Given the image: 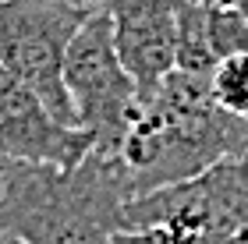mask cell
Listing matches in <instances>:
<instances>
[{"label":"cell","instance_id":"cell-11","mask_svg":"<svg viewBox=\"0 0 248 244\" xmlns=\"http://www.w3.org/2000/svg\"><path fill=\"white\" fill-rule=\"evenodd\" d=\"M0 244H25V241L15 237V234H4V230H0Z\"/></svg>","mask_w":248,"mask_h":244},{"label":"cell","instance_id":"cell-1","mask_svg":"<svg viewBox=\"0 0 248 244\" xmlns=\"http://www.w3.org/2000/svg\"><path fill=\"white\" fill-rule=\"evenodd\" d=\"M234 156H248V120L227 114L213 99L209 74L181 68L139 92L128 131L114 152L131 195L195 177Z\"/></svg>","mask_w":248,"mask_h":244},{"label":"cell","instance_id":"cell-8","mask_svg":"<svg viewBox=\"0 0 248 244\" xmlns=\"http://www.w3.org/2000/svg\"><path fill=\"white\" fill-rule=\"evenodd\" d=\"M213 99L227 110V114L248 120V53L223 57L209 74Z\"/></svg>","mask_w":248,"mask_h":244},{"label":"cell","instance_id":"cell-10","mask_svg":"<svg viewBox=\"0 0 248 244\" xmlns=\"http://www.w3.org/2000/svg\"><path fill=\"white\" fill-rule=\"evenodd\" d=\"M61 4H71V7H82V11H99L107 0H61Z\"/></svg>","mask_w":248,"mask_h":244},{"label":"cell","instance_id":"cell-6","mask_svg":"<svg viewBox=\"0 0 248 244\" xmlns=\"http://www.w3.org/2000/svg\"><path fill=\"white\" fill-rule=\"evenodd\" d=\"M117 57L124 60L139 92L153 88L174 71L177 43V0H107Z\"/></svg>","mask_w":248,"mask_h":244},{"label":"cell","instance_id":"cell-3","mask_svg":"<svg viewBox=\"0 0 248 244\" xmlns=\"http://www.w3.org/2000/svg\"><path fill=\"white\" fill-rule=\"evenodd\" d=\"M64 85L78 128L93 135V149L114 156L139 103V85L117 57L110 18L103 7L93 11L67 43Z\"/></svg>","mask_w":248,"mask_h":244},{"label":"cell","instance_id":"cell-4","mask_svg":"<svg viewBox=\"0 0 248 244\" xmlns=\"http://www.w3.org/2000/svg\"><path fill=\"white\" fill-rule=\"evenodd\" d=\"M89 14L93 11L61 4V0H4L0 4V60L67 128H78V120L64 85V57L75 29Z\"/></svg>","mask_w":248,"mask_h":244},{"label":"cell","instance_id":"cell-12","mask_svg":"<svg viewBox=\"0 0 248 244\" xmlns=\"http://www.w3.org/2000/svg\"><path fill=\"white\" fill-rule=\"evenodd\" d=\"M0 4H4V0H0Z\"/></svg>","mask_w":248,"mask_h":244},{"label":"cell","instance_id":"cell-9","mask_svg":"<svg viewBox=\"0 0 248 244\" xmlns=\"http://www.w3.org/2000/svg\"><path fill=\"white\" fill-rule=\"evenodd\" d=\"M191 4H206V7H234L248 18V0H191Z\"/></svg>","mask_w":248,"mask_h":244},{"label":"cell","instance_id":"cell-2","mask_svg":"<svg viewBox=\"0 0 248 244\" xmlns=\"http://www.w3.org/2000/svg\"><path fill=\"white\" fill-rule=\"evenodd\" d=\"M128 198L121 163L96 149L75 166L0 159V230L25 244H110Z\"/></svg>","mask_w":248,"mask_h":244},{"label":"cell","instance_id":"cell-5","mask_svg":"<svg viewBox=\"0 0 248 244\" xmlns=\"http://www.w3.org/2000/svg\"><path fill=\"white\" fill-rule=\"evenodd\" d=\"M93 149V135L67 128L50 106L0 60V159L75 166Z\"/></svg>","mask_w":248,"mask_h":244},{"label":"cell","instance_id":"cell-7","mask_svg":"<svg viewBox=\"0 0 248 244\" xmlns=\"http://www.w3.org/2000/svg\"><path fill=\"white\" fill-rule=\"evenodd\" d=\"M217 53L209 46L206 32V7L177 0V43H174V68L191 71V74H213L217 68Z\"/></svg>","mask_w":248,"mask_h":244}]
</instances>
